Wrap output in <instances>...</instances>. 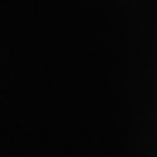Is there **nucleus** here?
Returning a JSON list of instances; mask_svg holds the SVG:
<instances>
[]
</instances>
